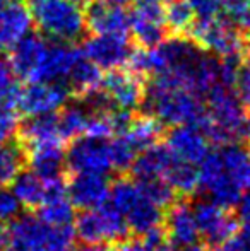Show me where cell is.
<instances>
[{
	"label": "cell",
	"instance_id": "40",
	"mask_svg": "<svg viewBox=\"0 0 250 251\" xmlns=\"http://www.w3.org/2000/svg\"><path fill=\"white\" fill-rule=\"evenodd\" d=\"M17 132V115L12 106H0V146L7 144Z\"/></svg>",
	"mask_w": 250,
	"mask_h": 251
},
{
	"label": "cell",
	"instance_id": "35",
	"mask_svg": "<svg viewBox=\"0 0 250 251\" xmlns=\"http://www.w3.org/2000/svg\"><path fill=\"white\" fill-rule=\"evenodd\" d=\"M111 111H113V108L107 109V111H93V115H89V120H87L86 133L84 135L103 140H108L111 135H115L117 128H115Z\"/></svg>",
	"mask_w": 250,
	"mask_h": 251
},
{
	"label": "cell",
	"instance_id": "19",
	"mask_svg": "<svg viewBox=\"0 0 250 251\" xmlns=\"http://www.w3.org/2000/svg\"><path fill=\"white\" fill-rule=\"evenodd\" d=\"M86 26L93 34H127L130 31V14L124 7L93 0L86 10Z\"/></svg>",
	"mask_w": 250,
	"mask_h": 251
},
{
	"label": "cell",
	"instance_id": "44",
	"mask_svg": "<svg viewBox=\"0 0 250 251\" xmlns=\"http://www.w3.org/2000/svg\"><path fill=\"white\" fill-rule=\"evenodd\" d=\"M120 251H154L153 246L144 239V241H129L120 248Z\"/></svg>",
	"mask_w": 250,
	"mask_h": 251
},
{
	"label": "cell",
	"instance_id": "5",
	"mask_svg": "<svg viewBox=\"0 0 250 251\" xmlns=\"http://www.w3.org/2000/svg\"><path fill=\"white\" fill-rule=\"evenodd\" d=\"M110 203L124 215L129 229L146 236L160 229L163 221V207L153 201L142 192L137 181L120 179L111 186Z\"/></svg>",
	"mask_w": 250,
	"mask_h": 251
},
{
	"label": "cell",
	"instance_id": "29",
	"mask_svg": "<svg viewBox=\"0 0 250 251\" xmlns=\"http://www.w3.org/2000/svg\"><path fill=\"white\" fill-rule=\"evenodd\" d=\"M40 215L38 217L43 222L55 227L62 226H72L74 221V203L69 199V193L60 197H54L40 205Z\"/></svg>",
	"mask_w": 250,
	"mask_h": 251
},
{
	"label": "cell",
	"instance_id": "27",
	"mask_svg": "<svg viewBox=\"0 0 250 251\" xmlns=\"http://www.w3.org/2000/svg\"><path fill=\"white\" fill-rule=\"evenodd\" d=\"M31 169L45 178L62 176V166L65 162L62 144H43L29 147Z\"/></svg>",
	"mask_w": 250,
	"mask_h": 251
},
{
	"label": "cell",
	"instance_id": "48",
	"mask_svg": "<svg viewBox=\"0 0 250 251\" xmlns=\"http://www.w3.org/2000/svg\"><path fill=\"white\" fill-rule=\"evenodd\" d=\"M177 251H206L202 245L199 241L194 243V245H187V246H177Z\"/></svg>",
	"mask_w": 250,
	"mask_h": 251
},
{
	"label": "cell",
	"instance_id": "39",
	"mask_svg": "<svg viewBox=\"0 0 250 251\" xmlns=\"http://www.w3.org/2000/svg\"><path fill=\"white\" fill-rule=\"evenodd\" d=\"M216 251H250V222L237 227L226 241L216 246Z\"/></svg>",
	"mask_w": 250,
	"mask_h": 251
},
{
	"label": "cell",
	"instance_id": "10",
	"mask_svg": "<svg viewBox=\"0 0 250 251\" xmlns=\"http://www.w3.org/2000/svg\"><path fill=\"white\" fill-rule=\"evenodd\" d=\"M65 162L74 175L81 173L107 175L110 169H113L108 142L89 135L74 140L65 154Z\"/></svg>",
	"mask_w": 250,
	"mask_h": 251
},
{
	"label": "cell",
	"instance_id": "17",
	"mask_svg": "<svg viewBox=\"0 0 250 251\" xmlns=\"http://www.w3.org/2000/svg\"><path fill=\"white\" fill-rule=\"evenodd\" d=\"M81 56H83V51L76 50L65 41L50 43L43 62L40 63L29 82H55V80L67 79V75L79 62Z\"/></svg>",
	"mask_w": 250,
	"mask_h": 251
},
{
	"label": "cell",
	"instance_id": "2",
	"mask_svg": "<svg viewBox=\"0 0 250 251\" xmlns=\"http://www.w3.org/2000/svg\"><path fill=\"white\" fill-rule=\"evenodd\" d=\"M206 100L207 122L202 130L211 140L221 146L250 142V113L235 91L218 84Z\"/></svg>",
	"mask_w": 250,
	"mask_h": 251
},
{
	"label": "cell",
	"instance_id": "42",
	"mask_svg": "<svg viewBox=\"0 0 250 251\" xmlns=\"http://www.w3.org/2000/svg\"><path fill=\"white\" fill-rule=\"evenodd\" d=\"M197 17H213L220 14V0H189Z\"/></svg>",
	"mask_w": 250,
	"mask_h": 251
},
{
	"label": "cell",
	"instance_id": "22",
	"mask_svg": "<svg viewBox=\"0 0 250 251\" xmlns=\"http://www.w3.org/2000/svg\"><path fill=\"white\" fill-rule=\"evenodd\" d=\"M177 161L178 157L168 146L153 144L137 155L132 171L136 179H167Z\"/></svg>",
	"mask_w": 250,
	"mask_h": 251
},
{
	"label": "cell",
	"instance_id": "51",
	"mask_svg": "<svg viewBox=\"0 0 250 251\" xmlns=\"http://www.w3.org/2000/svg\"><path fill=\"white\" fill-rule=\"evenodd\" d=\"M105 2L111 3V5H118V7H125L127 3L130 2V0H105Z\"/></svg>",
	"mask_w": 250,
	"mask_h": 251
},
{
	"label": "cell",
	"instance_id": "24",
	"mask_svg": "<svg viewBox=\"0 0 250 251\" xmlns=\"http://www.w3.org/2000/svg\"><path fill=\"white\" fill-rule=\"evenodd\" d=\"M21 139L28 147L43 144H62L63 137L58 126V116L55 113L41 116H29L21 128Z\"/></svg>",
	"mask_w": 250,
	"mask_h": 251
},
{
	"label": "cell",
	"instance_id": "18",
	"mask_svg": "<svg viewBox=\"0 0 250 251\" xmlns=\"http://www.w3.org/2000/svg\"><path fill=\"white\" fill-rule=\"evenodd\" d=\"M167 146L178 159L199 166L209 154V137L195 125H178L170 132Z\"/></svg>",
	"mask_w": 250,
	"mask_h": 251
},
{
	"label": "cell",
	"instance_id": "38",
	"mask_svg": "<svg viewBox=\"0 0 250 251\" xmlns=\"http://www.w3.org/2000/svg\"><path fill=\"white\" fill-rule=\"evenodd\" d=\"M21 201L16 197L12 188L0 186V222H10L19 217L21 212Z\"/></svg>",
	"mask_w": 250,
	"mask_h": 251
},
{
	"label": "cell",
	"instance_id": "53",
	"mask_svg": "<svg viewBox=\"0 0 250 251\" xmlns=\"http://www.w3.org/2000/svg\"><path fill=\"white\" fill-rule=\"evenodd\" d=\"M76 3H79V5H89L93 0H74Z\"/></svg>",
	"mask_w": 250,
	"mask_h": 251
},
{
	"label": "cell",
	"instance_id": "23",
	"mask_svg": "<svg viewBox=\"0 0 250 251\" xmlns=\"http://www.w3.org/2000/svg\"><path fill=\"white\" fill-rule=\"evenodd\" d=\"M167 229L170 241L175 246L194 245L200 238L194 207H189L187 203H177L171 208L167 219Z\"/></svg>",
	"mask_w": 250,
	"mask_h": 251
},
{
	"label": "cell",
	"instance_id": "1",
	"mask_svg": "<svg viewBox=\"0 0 250 251\" xmlns=\"http://www.w3.org/2000/svg\"><path fill=\"white\" fill-rule=\"evenodd\" d=\"M142 102L149 115L171 126L195 125L204 128L207 122V106H204L202 96L160 77H151Z\"/></svg>",
	"mask_w": 250,
	"mask_h": 251
},
{
	"label": "cell",
	"instance_id": "15",
	"mask_svg": "<svg viewBox=\"0 0 250 251\" xmlns=\"http://www.w3.org/2000/svg\"><path fill=\"white\" fill-rule=\"evenodd\" d=\"M167 27L163 5H137L130 14V31L139 47H158L165 41Z\"/></svg>",
	"mask_w": 250,
	"mask_h": 251
},
{
	"label": "cell",
	"instance_id": "45",
	"mask_svg": "<svg viewBox=\"0 0 250 251\" xmlns=\"http://www.w3.org/2000/svg\"><path fill=\"white\" fill-rule=\"evenodd\" d=\"M72 251H110L105 246V243H84L77 248H74Z\"/></svg>",
	"mask_w": 250,
	"mask_h": 251
},
{
	"label": "cell",
	"instance_id": "13",
	"mask_svg": "<svg viewBox=\"0 0 250 251\" xmlns=\"http://www.w3.org/2000/svg\"><path fill=\"white\" fill-rule=\"evenodd\" d=\"M101 89L107 93L115 108L129 109V111L142 104L144 94H146L142 77L130 72V70L125 72L120 69L108 70V74L103 77Z\"/></svg>",
	"mask_w": 250,
	"mask_h": 251
},
{
	"label": "cell",
	"instance_id": "7",
	"mask_svg": "<svg viewBox=\"0 0 250 251\" xmlns=\"http://www.w3.org/2000/svg\"><path fill=\"white\" fill-rule=\"evenodd\" d=\"M76 236L84 243L122 241L129 232L124 215L111 203L84 210L76 221Z\"/></svg>",
	"mask_w": 250,
	"mask_h": 251
},
{
	"label": "cell",
	"instance_id": "6",
	"mask_svg": "<svg viewBox=\"0 0 250 251\" xmlns=\"http://www.w3.org/2000/svg\"><path fill=\"white\" fill-rule=\"evenodd\" d=\"M189 36L202 50L216 56H240L245 50V38L237 29L235 23L220 14L213 17H199L194 21Z\"/></svg>",
	"mask_w": 250,
	"mask_h": 251
},
{
	"label": "cell",
	"instance_id": "14",
	"mask_svg": "<svg viewBox=\"0 0 250 251\" xmlns=\"http://www.w3.org/2000/svg\"><path fill=\"white\" fill-rule=\"evenodd\" d=\"M127 34H94L83 45V55L101 69H118L130 56Z\"/></svg>",
	"mask_w": 250,
	"mask_h": 251
},
{
	"label": "cell",
	"instance_id": "25",
	"mask_svg": "<svg viewBox=\"0 0 250 251\" xmlns=\"http://www.w3.org/2000/svg\"><path fill=\"white\" fill-rule=\"evenodd\" d=\"M103 77L105 75L101 74V67H98L96 63L83 55L67 75V86H69L70 93L86 100L91 94L101 89Z\"/></svg>",
	"mask_w": 250,
	"mask_h": 251
},
{
	"label": "cell",
	"instance_id": "3",
	"mask_svg": "<svg viewBox=\"0 0 250 251\" xmlns=\"http://www.w3.org/2000/svg\"><path fill=\"white\" fill-rule=\"evenodd\" d=\"M34 24L57 41H76L86 29V12L74 0H28Z\"/></svg>",
	"mask_w": 250,
	"mask_h": 251
},
{
	"label": "cell",
	"instance_id": "30",
	"mask_svg": "<svg viewBox=\"0 0 250 251\" xmlns=\"http://www.w3.org/2000/svg\"><path fill=\"white\" fill-rule=\"evenodd\" d=\"M165 19L168 29L175 34H187L195 21V10L189 0H170L165 9Z\"/></svg>",
	"mask_w": 250,
	"mask_h": 251
},
{
	"label": "cell",
	"instance_id": "47",
	"mask_svg": "<svg viewBox=\"0 0 250 251\" xmlns=\"http://www.w3.org/2000/svg\"><path fill=\"white\" fill-rule=\"evenodd\" d=\"M154 251H177V246L173 243H167V239H161L158 245L153 246Z\"/></svg>",
	"mask_w": 250,
	"mask_h": 251
},
{
	"label": "cell",
	"instance_id": "37",
	"mask_svg": "<svg viewBox=\"0 0 250 251\" xmlns=\"http://www.w3.org/2000/svg\"><path fill=\"white\" fill-rule=\"evenodd\" d=\"M16 72L10 67V62L0 58V106H16V98L19 93L16 80Z\"/></svg>",
	"mask_w": 250,
	"mask_h": 251
},
{
	"label": "cell",
	"instance_id": "54",
	"mask_svg": "<svg viewBox=\"0 0 250 251\" xmlns=\"http://www.w3.org/2000/svg\"><path fill=\"white\" fill-rule=\"evenodd\" d=\"M9 2H14V0H0V5H5V3H9Z\"/></svg>",
	"mask_w": 250,
	"mask_h": 251
},
{
	"label": "cell",
	"instance_id": "41",
	"mask_svg": "<svg viewBox=\"0 0 250 251\" xmlns=\"http://www.w3.org/2000/svg\"><path fill=\"white\" fill-rule=\"evenodd\" d=\"M235 93L245 104V108L250 109V60L240 65L237 82H235Z\"/></svg>",
	"mask_w": 250,
	"mask_h": 251
},
{
	"label": "cell",
	"instance_id": "34",
	"mask_svg": "<svg viewBox=\"0 0 250 251\" xmlns=\"http://www.w3.org/2000/svg\"><path fill=\"white\" fill-rule=\"evenodd\" d=\"M87 120H89V115L83 106H67L58 115V126H60L63 140L77 139L79 135L86 133Z\"/></svg>",
	"mask_w": 250,
	"mask_h": 251
},
{
	"label": "cell",
	"instance_id": "52",
	"mask_svg": "<svg viewBox=\"0 0 250 251\" xmlns=\"http://www.w3.org/2000/svg\"><path fill=\"white\" fill-rule=\"evenodd\" d=\"M245 53H247V56H249V60H250V34H249V38L245 40Z\"/></svg>",
	"mask_w": 250,
	"mask_h": 251
},
{
	"label": "cell",
	"instance_id": "33",
	"mask_svg": "<svg viewBox=\"0 0 250 251\" xmlns=\"http://www.w3.org/2000/svg\"><path fill=\"white\" fill-rule=\"evenodd\" d=\"M108 146H110L111 164L117 171H125V169L132 168L137 155L140 154L139 147L130 140V137L125 132L117 133V137L111 142H108Z\"/></svg>",
	"mask_w": 250,
	"mask_h": 251
},
{
	"label": "cell",
	"instance_id": "50",
	"mask_svg": "<svg viewBox=\"0 0 250 251\" xmlns=\"http://www.w3.org/2000/svg\"><path fill=\"white\" fill-rule=\"evenodd\" d=\"M240 26L244 27L245 31H249V33H250V9H249V12L245 14V17H244V19H242Z\"/></svg>",
	"mask_w": 250,
	"mask_h": 251
},
{
	"label": "cell",
	"instance_id": "32",
	"mask_svg": "<svg viewBox=\"0 0 250 251\" xmlns=\"http://www.w3.org/2000/svg\"><path fill=\"white\" fill-rule=\"evenodd\" d=\"M167 181L173 186L175 192L184 193V195H190L194 193L199 186V168L195 164H190L182 159L175 162L173 169L168 175Z\"/></svg>",
	"mask_w": 250,
	"mask_h": 251
},
{
	"label": "cell",
	"instance_id": "43",
	"mask_svg": "<svg viewBox=\"0 0 250 251\" xmlns=\"http://www.w3.org/2000/svg\"><path fill=\"white\" fill-rule=\"evenodd\" d=\"M237 214L244 222H250V190H245L237 201Z\"/></svg>",
	"mask_w": 250,
	"mask_h": 251
},
{
	"label": "cell",
	"instance_id": "11",
	"mask_svg": "<svg viewBox=\"0 0 250 251\" xmlns=\"http://www.w3.org/2000/svg\"><path fill=\"white\" fill-rule=\"evenodd\" d=\"M12 190L23 207L38 208L43 201L54 197L67 195V186L62 176L45 178L36 171L21 173L12 181Z\"/></svg>",
	"mask_w": 250,
	"mask_h": 251
},
{
	"label": "cell",
	"instance_id": "20",
	"mask_svg": "<svg viewBox=\"0 0 250 251\" xmlns=\"http://www.w3.org/2000/svg\"><path fill=\"white\" fill-rule=\"evenodd\" d=\"M48 45L50 43L45 38L34 36V34H28L19 43L14 45L10 48L9 62L16 75L29 82L47 55Z\"/></svg>",
	"mask_w": 250,
	"mask_h": 251
},
{
	"label": "cell",
	"instance_id": "4",
	"mask_svg": "<svg viewBox=\"0 0 250 251\" xmlns=\"http://www.w3.org/2000/svg\"><path fill=\"white\" fill-rule=\"evenodd\" d=\"M9 238L7 251H70L76 229L72 226L55 227L40 217L23 215L12 221Z\"/></svg>",
	"mask_w": 250,
	"mask_h": 251
},
{
	"label": "cell",
	"instance_id": "31",
	"mask_svg": "<svg viewBox=\"0 0 250 251\" xmlns=\"http://www.w3.org/2000/svg\"><path fill=\"white\" fill-rule=\"evenodd\" d=\"M24 152L17 144L0 146V186L12 185V181L23 173Z\"/></svg>",
	"mask_w": 250,
	"mask_h": 251
},
{
	"label": "cell",
	"instance_id": "36",
	"mask_svg": "<svg viewBox=\"0 0 250 251\" xmlns=\"http://www.w3.org/2000/svg\"><path fill=\"white\" fill-rule=\"evenodd\" d=\"M136 181L140 185L142 192L160 207L165 208L173 201L175 190L167 179H136Z\"/></svg>",
	"mask_w": 250,
	"mask_h": 251
},
{
	"label": "cell",
	"instance_id": "49",
	"mask_svg": "<svg viewBox=\"0 0 250 251\" xmlns=\"http://www.w3.org/2000/svg\"><path fill=\"white\" fill-rule=\"evenodd\" d=\"M137 5H165L170 0H136Z\"/></svg>",
	"mask_w": 250,
	"mask_h": 251
},
{
	"label": "cell",
	"instance_id": "21",
	"mask_svg": "<svg viewBox=\"0 0 250 251\" xmlns=\"http://www.w3.org/2000/svg\"><path fill=\"white\" fill-rule=\"evenodd\" d=\"M33 16L24 3L9 2L0 9V48H12L31 33Z\"/></svg>",
	"mask_w": 250,
	"mask_h": 251
},
{
	"label": "cell",
	"instance_id": "26",
	"mask_svg": "<svg viewBox=\"0 0 250 251\" xmlns=\"http://www.w3.org/2000/svg\"><path fill=\"white\" fill-rule=\"evenodd\" d=\"M220 151L221 161L242 192L250 190V152L242 144H226Z\"/></svg>",
	"mask_w": 250,
	"mask_h": 251
},
{
	"label": "cell",
	"instance_id": "8",
	"mask_svg": "<svg viewBox=\"0 0 250 251\" xmlns=\"http://www.w3.org/2000/svg\"><path fill=\"white\" fill-rule=\"evenodd\" d=\"M70 89L62 80L55 82H29L19 89L16 98V108L26 116H41L57 113L65 106Z\"/></svg>",
	"mask_w": 250,
	"mask_h": 251
},
{
	"label": "cell",
	"instance_id": "16",
	"mask_svg": "<svg viewBox=\"0 0 250 251\" xmlns=\"http://www.w3.org/2000/svg\"><path fill=\"white\" fill-rule=\"evenodd\" d=\"M110 192L111 186L105 175H96V173L76 175L67 186V193L74 207H79L83 210L107 205L110 201Z\"/></svg>",
	"mask_w": 250,
	"mask_h": 251
},
{
	"label": "cell",
	"instance_id": "9",
	"mask_svg": "<svg viewBox=\"0 0 250 251\" xmlns=\"http://www.w3.org/2000/svg\"><path fill=\"white\" fill-rule=\"evenodd\" d=\"M199 168V186L218 203L224 207H235L244 192L226 173L221 161L220 151H209V154L200 161Z\"/></svg>",
	"mask_w": 250,
	"mask_h": 251
},
{
	"label": "cell",
	"instance_id": "12",
	"mask_svg": "<svg viewBox=\"0 0 250 251\" xmlns=\"http://www.w3.org/2000/svg\"><path fill=\"white\" fill-rule=\"evenodd\" d=\"M194 214L200 236H204L214 246H220L221 243L226 241L238 227L237 221L226 212V207L213 199L197 201L194 205Z\"/></svg>",
	"mask_w": 250,
	"mask_h": 251
},
{
	"label": "cell",
	"instance_id": "28",
	"mask_svg": "<svg viewBox=\"0 0 250 251\" xmlns=\"http://www.w3.org/2000/svg\"><path fill=\"white\" fill-rule=\"evenodd\" d=\"M161 125L163 123L156 116L147 113V115L139 116V118H132V123L125 130V133L139 147V151L142 152L144 149L153 146V144H156L158 137L161 135Z\"/></svg>",
	"mask_w": 250,
	"mask_h": 251
},
{
	"label": "cell",
	"instance_id": "46",
	"mask_svg": "<svg viewBox=\"0 0 250 251\" xmlns=\"http://www.w3.org/2000/svg\"><path fill=\"white\" fill-rule=\"evenodd\" d=\"M9 229L0 226V251L9 250Z\"/></svg>",
	"mask_w": 250,
	"mask_h": 251
}]
</instances>
